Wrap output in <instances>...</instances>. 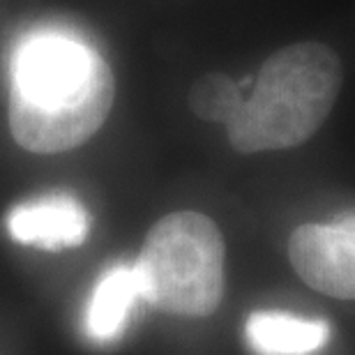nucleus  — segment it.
<instances>
[{
	"instance_id": "1",
	"label": "nucleus",
	"mask_w": 355,
	"mask_h": 355,
	"mask_svg": "<svg viewBox=\"0 0 355 355\" xmlns=\"http://www.w3.org/2000/svg\"><path fill=\"white\" fill-rule=\"evenodd\" d=\"M113 90L111 67L86 42L33 35L21 42L12 65V137L31 153L72 150L109 118Z\"/></svg>"
},
{
	"instance_id": "2",
	"label": "nucleus",
	"mask_w": 355,
	"mask_h": 355,
	"mask_svg": "<svg viewBox=\"0 0 355 355\" xmlns=\"http://www.w3.org/2000/svg\"><path fill=\"white\" fill-rule=\"evenodd\" d=\"M342 86V65L328 46L304 42L270 55L226 123L240 153L284 150L307 141L328 118Z\"/></svg>"
},
{
	"instance_id": "3",
	"label": "nucleus",
	"mask_w": 355,
	"mask_h": 355,
	"mask_svg": "<svg viewBox=\"0 0 355 355\" xmlns=\"http://www.w3.org/2000/svg\"><path fill=\"white\" fill-rule=\"evenodd\" d=\"M141 297L178 316H208L224 293V240L210 217L173 212L148 233L134 261Z\"/></svg>"
},
{
	"instance_id": "4",
	"label": "nucleus",
	"mask_w": 355,
	"mask_h": 355,
	"mask_svg": "<svg viewBox=\"0 0 355 355\" xmlns=\"http://www.w3.org/2000/svg\"><path fill=\"white\" fill-rule=\"evenodd\" d=\"M288 257L295 272L325 295L355 300V212L293 231Z\"/></svg>"
},
{
	"instance_id": "5",
	"label": "nucleus",
	"mask_w": 355,
	"mask_h": 355,
	"mask_svg": "<svg viewBox=\"0 0 355 355\" xmlns=\"http://www.w3.org/2000/svg\"><path fill=\"white\" fill-rule=\"evenodd\" d=\"M7 231L21 245L60 252L88 238L90 217L74 196L46 194L14 205L7 215Z\"/></svg>"
},
{
	"instance_id": "6",
	"label": "nucleus",
	"mask_w": 355,
	"mask_h": 355,
	"mask_svg": "<svg viewBox=\"0 0 355 355\" xmlns=\"http://www.w3.org/2000/svg\"><path fill=\"white\" fill-rule=\"evenodd\" d=\"M245 337L257 355H314L328 344L330 325L288 311H254L247 318Z\"/></svg>"
},
{
	"instance_id": "7",
	"label": "nucleus",
	"mask_w": 355,
	"mask_h": 355,
	"mask_svg": "<svg viewBox=\"0 0 355 355\" xmlns=\"http://www.w3.org/2000/svg\"><path fill=\"white\" fill-rule=\"evenodd\" d=\"M141 297V286L134 263H116L99 277L86 309V332L92 342L111 344L123 335L134 304Z\"/></svg>"
},
{
	"instance_id": "8",
	"label": "nucleus",
	"mask_w": 355,
	"mask_h": 355,
	"mask_svg": "<svg viewBox=\"0 0 355 355\" xmlns=\"http://www.w3.org/2000/svg\"><path fill=\"white\" fill-rule=\"evenodd\" d=\"M243 90L226 74H208L198 79L189 92V106L198 118L212 123H229L243 104Z\"/></svg>"
}]
</instances>
